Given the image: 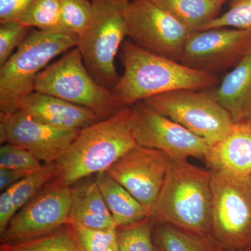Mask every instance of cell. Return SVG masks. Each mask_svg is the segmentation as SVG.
Returning <instances> with one entry per match:
<instances>
[{
    "label": "cell",
    "mask_w": 251,
    "mask_h": 251,
    "mask_svg": "<svg viewBox=\"0 0 251 251\" xmlns=\"http://www.w3.org/2000/svg\"><path fill=\"white\" fill-rule=\"evenodd\" d=\"M151 218L126 227H117L119 251H161L155 244Z\"/></svg>",
    "instance_id": "24"
},
{
    "label": "cell",
    "mask_w": 251,
    "mask_h": 251,
    "mask_svg": "<svg viewBox=\"0 0 251 251\" xmlns=\"http://www.w3.org/2000/svg\"><path fill=\"white\" fill-rule=\"evenodd\" d=\"M72 202V187L52 179L15 214L1 234V244L33 240L69 224Z\"/></svg>",
    "instance_id": "10"
},
{
    "label": "cell",
    "mask_w": 251,
    "mask_h": 251,
    "mask_svg": "<svg viewBox=\"0 0 251 251\" xmlns=\"http://www.w3.org/2000/svg\"><path fill=\"white\" fill-rule=\"evenodd\" d=\"M92 21L77 48L85 67L100 85L112 90L118 82L115 57L126 36V10L130 0H91Z\"/></svg>",
    "instance_id": "5"
},
{
    "label": "cell",
    "mask_w": 251,
    "mask_h": 251,
    "mask_svg": "<svg viewBox=\"0 0 251 251\" xmlns=\"http://www.w3.org/2000/svg\"><path fill=\"white\" fill-rule=\"evenodd\" d=\"M16 21L39 30L61 31V0H34Z\"/></svg>",
    "instance_id": "23"
},
{
    "label": "cell",
    "mask_w": 251,
    "mask_h": 251,
    "mask_svg": "<svg viewBox=\"0 0 251 251\" xmlns=\"http://www.w3.org/2000/svg\"><path fill=\"white\" fill-rule=\"evenodd\" d=\"M251 51V30L212 28L191 33L180 62L196 70L216 74L233 69Z\"/></svg>",
    "instance_id": "12"
},
{
    "label": "cell",
    "mask_w": 251,
    "mask_h": 251,
    "mask_svg": "<svg viewBox=\"0 0 251 251\" xmlns=\"http://www.w3.org/2000/svg\"><path fill=\"white\" fill-rule=\"evenodd\" d=\"M120 50L123 75L112 90L120 107L132 106L168 92L207 90L219 84L216 74L148 52L130 40L124 41Z\"/></svg>",
    "instance_id": "1"
},
{
    "label": "cell",
    "mask_w": 251,
    "mask_h": 251,
    "mask_svg": "<svg viewBox=\"0 0 251 251\" xmlns=\"http://www.w3.org/2000/svg\"><path fill=\"white\" fill-rule=\"evenodd\" d=\"M34 91L88 109L102 120L122 108L112 90L99 84L91 75L77 47L39 74Z\"/></svg>",
    "instance_id": "6"
},
{
    "label": "cell",
    "mask_w": 251,
    "mask_h": 251,
    "mask_svg": "<svg viewBox=\"0 0 251 251\" xmlns=\"http://www.w3.org/2000/svg\"><path fill=\"white\" fill-rule=\"evenodd\" d=\"M72 226L83 251H104L117 243V229H97Z\"/></svg>",
    "instance_id": "30"
},
{
    "label": "cell",
    "mask_w": 251,
    "mask_h": 251,
    "mask_svg": "<svg viewBox=\"0 0 251 251\" xmlns=\"http://www.w3.org/2000/svg\"><path fill=\"white\" fill-rule=\"evenodd\" d=\"M133 109L122 107L112 116L80 130L76 138L54 163V181L72 187L81 180L107 171L136 146Z\"/></svg>",
    "instance_id": "2"
},
{
    "label": "cell",
    "mask_w": 251,
    "mask_h": 251,
    "mask_svg": "<svg viewBox=\"0 0 251 251\" xmlns=\"http://www.w3.org/2000/svg\"><path fill=\"white\" fill-rule=\"evenodd\" d=\"M18 110L60 129L82 130L102 120L88 109L35 91L22 99Z\"/></svg>",
    "instance_id": "15"
},
{
    "label": "cell",
    "mask_w": 251,
    "mask_h": 251,
    "mask_svg": "<svg viewBox=\"0 0 251 251\" xmlns=\"http://www.w3.org/2000/svg\"><path fill=\"white\" fill-rule=\"evenodd\" d=\"M204 161L209 170L251 176V122L234 123L224 138L209 147Z\"/></svg>",
    "instance_id": "16"
},
{
    "label": "cell",
    "mask_w": 251,
    "mask_h": 251,
    "mask_svg": "<svg viewBox=\"0 0 251 251\" xmlns=\"http://www.w3.org/2000/svg\"><path fill=\"white\" fill-rule=\"evenodd\" d=\"M213 91L233 123L251 122V51Z\"/></svg>",
    "instance_id": "17"
},
{
    "label": "cell",
    "mask_w": 251,
    "mask_h": 251,
    "mask_svg": "<svg viewBox=\"0 0 251 251\" xmlns=\"http://www.w3.org/2000/svg\"><path fill=\"white\" fill-rule=\"evenodd\" d=\"M14 191V185L1 192L0 196V235L4 232L16 213L13 198Z\"/></svg>",
    "instance_id": "32"
},
{
    "label": "cell",
    "mask_w": 251,
    "mask_h": 251,
    "mask_svg": "<svg viewBox=\"0 0 251 251\" xmlns=\"http://www.w3.org/2000/svg\"><path fill=\"white\" fill-rule=\"evenodd\" d=\"M0 251H83L69 224L47 235L16 244H1Z\"/></svg>",
    "instance_id": "22"
},
{
    "label": "cell",
    "mask_w": 251,
    "mask_h": 251,
    "mask_svg": "<svg viewBox=\"0 0 251 251\" xmlns=\"http://www.w3.org/2000/svg\"></svg>",
    "instance_id": "36"
},
{
    "label": "cell",
    "mask_w": 251,
    "mask_h": 251,
    "mask_svg": "<svg viewBox=\"0 0 251 251\" xmlns=\"http://www.w3.org/2000/svg\"><path fill=\"white\" fill-rule=\"evenodd\" d=\"M209 171L212 187L211 235L224 251L251 249V176Z\"/></svg>",
    "instance_id": "7"
},
{
    "label": "cell",
    "mask_w": 251,
    "mask_h": 251,
    "mask_svg": "<svg viewBox=\"0 0 251 251\" xmlns=\"http://www.w3.org/2000/svg\"><path fill=\"white\" fill-rule=\"evenodd\" d=\"M126 36L135 46L180 62L192 31L150 0H132L126 10Z\"/></svg>",
    "instance_id": "9"
},
{
    "label": "cell",
    "mask_w": 251,
    "mask_h": 251,
    "mask_svg": "<svg viewBox=\"0 0 251 251\" xmlns=\"http://www.w3.org/2000/svg\"><path fill=\"white\" fill-rule=\"evenodd\" d=\"M168 11L192 32L219 16L227 0H150Z\"/></svg>",
    "instance_id": "20"
},
{
    "label": "cell",
    "mask_w": 251,
    "mask_h": 251,
    "mask_svg": "<svg viewBox=\"0 0 251 251\" xmlns=\"http://www.w3.org/2000/svg\"><path fill=\"white\" fill-rule=\"evenodd\" d=\"M79 36L64 31L34 29L0 67V112L18 111L23 99L34 92L38 75L54 57L78 45Z\"/></svg>",
    "instance_id": "4"
},
{
    "label": "cell",
    "mask_w": 251,
    "mask_h": 251,
    "mask_svg": "<svg viewBox=\"0 0 251 251\" xmlns=\"http://www.w3.org/2000/svg\"><path fill=\"white\" fill-rule=\"evenodd\" d=\"M55 173L54 163H44V166L40 169L32 172L14 185L13 198L16 212L35 197L46 184L54 179Z\"/></svg>",
    "instance_id": "26"
},
{
    "label": "cell",
    "mask_w": 251,
    "mask_h": 251,
    "mask_svg": "<svg viewBox=\"0 0 251 251\" xmlns=\"http://www.w3.org/2000/svg\"><path fill=\"white\" fill-rule=\"evenodd\" d=\"M80 131L45 125L20 110L0 112L1 145L9 143L25 149L46 164L55 163Z\"/></svg>",
    "instance_id": "14"
},
{
    "label": "cell",
    "mask_w": 251,
    "mask_h": 251,
    "mask_svg": "<svg viewBox=\"0 0 251 251\" xmlns=\"http://www.w3.org/2000/svg\"><path fill=\"white\" fill-rule=\"evenodd\" d=\"M153 238L163 251H224L211 234L201 235L164 223H155Z\"/></svg>",
    "instance_id": "21"
},
{
    "label": "cell",
    "mask_w": 251,
    "mask_h": 251,
    "mask_svg": "<svg viewBox=\"0 0 251 251\" xmlns=\"http://www.w3.org/2000/svg\"><path fill=\"white\" fill-rule=\"evenodd\" d=\"M132 107L137 145L160 150L175 159H204L209 147L205 140L157 111L145 100Z\"/></svg>",
    "instance_id": "11"
},
{
    "label": "cell",
    "mask_w": 251,
    "mask_h": 251,
    "mask_svg": "<svg viewBox=\"0 0 251 251\" xmlns=\"http://www.w3.org/2000/svg\"><path fill=\"white\" fill-rule=\"evenodd\" d=\"M239 251H251V249H247V250Z\"/></svg>",
    "instance_id": "35"
},
{
    "label": "cell",
    "mask_w": 251,
    "mask_h": 251,
    "mask_svg": "<svg viewBox=\"0 0 251 251\" xmlns=\"http://www.w3.org/2000/svg\"><path fill=\"white\" fill-rule=\"evenodd\" d=\"M95 179L117 228L133 226L151 218V211L115 181L108 172L96 175Z\"/></svg>",
    "instance_id": "19"
},
{
    "label": "cell",
    "mask_w": 251,
    "mask_h": 251,
    "mask_svg": "<svg viewBox=\"0 0 251 251\" xmlns=\"http://www.w3.org/2000/svg\"><path fill=\"white\" fill-rule=\"evenodd\" d=\"M69 224L87 228L117 229L96 179L72 186Z\"/></svg>",
    "instance_id": "18"
},
{
    "label": "cell",
    "mask_w": 251,
    "mask_h": 251,
    "mask_svg": "<svg viewBox=\"0 0 251 251\" xmlns=\"http://www.w3.org/2000/svg\"><path fill=\"white\" fill-rule=\"evenodd\" d=\"M93 13L91 0H61L60 30L80 37L90 25Z\"/></svg>",
    "instance_id": "25"
},
{
    "label": "cell",
    "mask_w": 251,
    "mask_h": 251,
    "mask_svg": "<svg viewBox=\"0 0 251 251\" xmlns=\"http://www.w3.org/2000/svg\"><path fill=\"white\" fill-rule=\"evenodd\" d=\"M170 158L160 150L136 145L107 172L151 213L166 179Z\"/></svg>",
    "instance_id": "13"
},
{
    "label": "cell",
    "mask_w": 251,
    "mask_h": 251,
    "mask_svg": "<svg viewBox=\"0 0 251 251\" xmlns=\"http://www.w3.org/2000/svg\"><path fill=\"white\" fill-rule=\"evenodd\" d=\"M32 172L17 171V170L0 169V191H6L8 188L17 184Z\"/></svg>",
    "instance_id": "33"
},
{
    "label": "cell",
    "mask_w": 251,
    "mask_h": 251,
    "mask_svg": "<svg viewBox=\"0 0 251 251\" xmlns=\"http://www.w3.org/2000/svg\"><path fill=\"white\" fill-rule=\"evenodd\" d=\"M218 27L251 31V0H230L228 10L208 23L201 30Z\"/></svg>",
    "instance_id": "27"
},
{
    "label": "cell",
    "mask_w": 251,
    "mask_h": 251,
    "mask_svg": "<svg viewBox=\"0 0 251 251\" xmlns=\"http://www.w3.org/2000/svg\"><path fill=\"white\" fill-rule=\"evenodd\" d=\"M34 0H0V23L15 21Z\"/></svg>",
    "instance_id": "31"
},
{
    "label": "cell",
    "mask_w": 251,
    "mask_h": 251,
    "mask_svg": "<svg viewBox=\"0 0 251 251\" xmlns=\"http://www.w3.org/2000/svg\"><path fill=\"white\" fill-rule=\"evenodd\" d=\"M43 166L40 160L25 149L9 143L0 148V169L34 172Z\"/></svg>",
    "instance_id": "28"
},
{
    "label": "cell",
    "mask_w": 251,
    "mask_h": 251,
    "mask_svg": "<svg viewBox=\"0 0 251 251\" xmlns=\"http://www.w3.org/2000/svg\"><path fill=\"white\" fill-rule=\"evenodd\" d=\"M104 251H119L118 244L116 243V244L110 246V247H108Z\"/></svg>",
    "instance_id": "34"
},
{
    "label": "cell",
    "mask_w": 251,
    "mask_h": 251,
    "mask_svg": "<svg viewBox=\"0 0 251 251\" xmlns=\"http://www.w3.org/2000/svg\"><path fill=\"white\" fill-rule=\"evenodd\" d=\"M211 209L210 171L191 164L187 160L170 158L166 179L151 211L153 221L209 235Z\"/></svg>",
    "instance_id": "3"
},
{
    "label": "cell",
    "mask_w": 251,
    "mask_h": 251,
    "mask_svg": "<svg viewBox=\"0 0 251 251\" xmlns=\"http://www.w3.org/2000/svg\"><path fill=\"white\" fill-rule=\"evenodd\" d=\"M145 101L201 137L209 146L224 138L234 125L211 89L174 91Z\"/></svg>",
    "instance_id": "8"
},
{
    "label": "cell",
    "mask_w": 251,
    "mask_h": 251,
    "mask_svg": "<svg viewBox=\"0 0 251 251\" xmlns=\"http://www.w3.org/2000/svg\"><path fill=\"white\" fill-rule=\"evenodd\" d=\"M31 28L18 21L1 23L0 25V67L6 62L25 40Z\"/></svg>",
    "instance_id": "29"
}]
</instances>
